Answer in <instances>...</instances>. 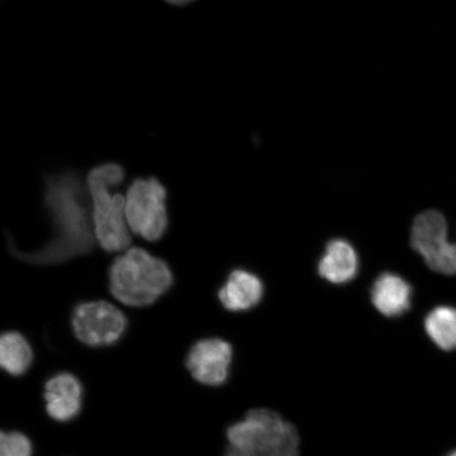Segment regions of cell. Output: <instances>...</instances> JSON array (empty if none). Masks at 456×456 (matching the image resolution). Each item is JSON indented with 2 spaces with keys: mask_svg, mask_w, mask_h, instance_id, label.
<instances>
[{
  "mask_svg": "<svg viewBox=\"0 0 456 456\" xmlns=\"http://www.w3.org/2000/svg\"><path fill=\"white\" fill-rule=\"evenodd\" d=\"M72 329L84 345L108 346L116 345L123 338L127 329V319L110 302H84L73 311Z\"/></svg>",
  "mask_w": 456,
  "mask_h": 456,
  "instance_id": "obj_7",
  "label": "cell"
},
{
  "mask_svg": "<svg viewBox=\"0 0 456 456\" xmlns=\"http://www.w3.org/2000/svg\"><path fill=\"white\" fill-rule=\"evenodd\" d=\"M124 179L123 167L116 163H107L91 170L86 184L93 203L95 239L110 253L122 252L131 243L125 213L126 198L114 191Z\"/></svg>",
  "mask_w": 456,
  "mask_h": 456,
  "instance_id": "obj_2",
  "label": "cell"
},
{
  "mask_svg": "<svg viewBox=\"0 0 456 456\" xmlns=\"http://www.w3.org/2000/svg\"><path fill=\"white\" fill-rule=\"evenodd\" d=\"M411 244L432 271L456 275V242L449 241L447 221L440 212L429 210L416 216Z\"/></svg>",
  "mask_w": 456,
  "mask_h": 456,
  "instance_id": "obj_6",
  "label": "cell"
},
{
  "mask_svg": "<svg viewBox=\"0 0 456 456\" xmlns=\"http://www.w3.org/2000/svg\"><path fill=\"white\" fill-rule=\"evenodd\" d=\"M89 191L74 173L45 180V204L53 221V235L34 252H21L8 236L10 252L27 264L50 265L88 254L94 247V226L89 209Z\"/></svg>",
  "mask_w": 456,
  "mask_h": 456,
  "instance_id": "obj_1",
  "label": "cell"
},
{
  "mask_svg": "<svg viewBox=\"0 0 456 456\" xmlns=\"http://www.w3.org/2000/svg\"><path fill=\"white\" fill-rule=\"evenodd\" d=\"M44 396L50 418L66 423L81 411L83 386L73 374L59 373L45 383Z\"/></svg>",
  "mask_w": 456,
  "mask_h": 456,
  "instance_id": "obj_9",
  "label": "cell"
},
{
  "mask_svg": "<svg viewBox=\"0 0 456 456\" xmlns=\"http://www.w3.org/2000/svg\"><path fill=\"white\" fill-rule=\"evenodd\" d=\"M412 289L395 273H385L373 284L370 298L376 309L387 317H396L411 305Z\"/></svg>",
  "mask_w": 456,
  "mask_h": 456,
  "instance_id": "obj_10",
  "label": "cell"
},
{
  "mask_svg": "<svg viewBox=\"0 0 456 456\" xmlns=\"http://www.w3.org/2000/svg\"><path fill=\"white\" fill-rule=\"evenodd\" d=\"M232 357L228 342L219 338L203 339L188 353L186 367L200 384L216 387L225 383Z\"/></svg>",
  "mask_w": 456,
  "mask_h": 456,
  "instance_id": "obj_8",
  "label": "cell"
},
{
  "mask_svg": "<svg viewBox=\"0 0 456 456\" xmlns=\"http://www.w3.org/2000/svg\"><path fill=\"white\" fill-rule=\"evenodd\" d=\"M264 295V285L258 277L247 271H233L221 288L219 299L226 310L241 312L258 305Z\"/></svg>",
  "mask_w": 456,
  "mask_h": 456,
  "instance_id": "obj_11",
  "label": "cell"
},
{
  "mask_svg": "<svg viewBox=\"0 0 456 456\" xmlns=\"http://www.w3.org/2000/svg\"><path fill=\"white\" fill-rule=\"evenodd\" d=\"M33 351L28 342L20 333L7 332L0 339V364L12 376L25 374L32 366Z\"/></svg>",
  "mask_w": 456,
  "mask_h": 456,
  "instance_id": "obj_13",
  "label": "cell"
},
{
  "mask_svg": "<svg viewBox=\"0 0 456 456\" xmlns=\"http://www.w3.org/2000/svg\"><path fill=\"white\" fill-rule=\"evenodd\" d=\"M174 282L173 273L162 259L140 248L117 256L110 270V292L129 306L155 304Z\"/></svg>",
  "mask_w": 456,
  "mask_h": 456,
  "instance_id": "obj_3",
  "label": "cell"
},
{
  "mask_svg": "<svg viewBox=\"0 0 456 456\" xmlns=\"http://www.w3.org/2000/svg\"><path fill=\"white\" fill-rule=\"evenodd\" d=\"M357 270L355 249L344 239L330 241L318 265L319 275L336 284L352 281L356 276Z\"/></svg>",
  "mask_w": 456,
  "mask_h": 456,
  "instance_id": "obj_12",
  "label": "cell"
},
{
  "mask_svg": "<svg viewBox=\"0 0 456 456\" xmlns=\"http://www.w3.org/2000/svg\"><path fill=\"white\" fill-rule=\"evenodd\" d=\"M165 2L173 5H185L192 2H195V0H165Z\"/></svg>",
  "mask_w": 456,
  "mask_h": 456,
  "instance_id": "obj_16",
  "label": "cell"
},
{
  "mask_svg": "<svg viewBox=\"0 0 456 456\" xmlns=\"http://www.w3.org/2000/svg\"><path fill=\"white\" fill-rule=\"evenodd\" d=\"M32 443L24 433L2 432L0 436V456H32Z\"/></svg>",
  "mask_w": 456,
  "mask_h": 456,
  "instance_id": "obj_15",
  "label": "cell"
},
{
  "mask_svg": "<svg viewBox=\"0 0 456 456\" xmlns=\"http://www.w3.org/2000/svg\"><path fill=\"white\" fill-rule=\"evenodd\" d=\"M448 456H456V452L450 453Z\"/></svg>",
  "mask_w": 456,
  "mask_h": 456,
  "instance_id": "obj_17",
  "label": "cell"
},
{
  "mask_svg": "<svg viewBox=\"0 0 456 456\" xmlns=\"http://www.w3.org/2000/svg\"><path fill=\"white\" fill-rule=\"evenodd\" d=\"M227 441L225 456H298L297 431L267 409L252 410L228 428Z\"/></svg>",
  "mask_w": 456,
  "mask_h": 456,
  "instance_id": "obj_4",
  "label": "cell"
},
{
  "mask_svg": "<svg viewBox=\"0 0 456 456\" xmlns=\"http://www.w3.org/2000/svg\"><path fill=\"white\" fill-rule=\"evenodd\" d=\"M167 191L156 178L136 179L126 196L127 224L130 231L147 241H158L168 227Z\"/></svg>",
  "mask_w": 456,
  "mask_h": 456,
  "instance_id": "obj_5",
  "label": "cell"
},
{
  "mask_svg": "<svg viewBox=\"0 0 456 456\" xmlns=\"http://www.w3.org/2000/svg\"><path fill=\"white\" fill-rule=\"evenodd\" d=\"M428 336L444 351L456 349V307L438 306L425 319Z\"/></svg>",
  "mask_w": 456,
  "mask_h": 456,
  "instance_id": "obj_14",
  "label": "cell"
}]
</instances>
